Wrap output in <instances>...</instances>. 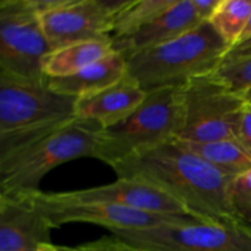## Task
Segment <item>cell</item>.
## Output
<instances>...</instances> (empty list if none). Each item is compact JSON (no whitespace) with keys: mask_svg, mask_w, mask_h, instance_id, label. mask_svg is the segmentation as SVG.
<instances>
[{"mask_svg":"<svg viewBox=\"0 0 251 251\" xmlns=\"http://www.w3.org/2000/svg\"><path fill=\"white\" fill-rule=\"evenodd\" d=\"M248 56H251V38L233 47L228 53L226 60H235V59L248 58Z\"/></svg>","mask_w":251,"mask_h":251,"instance_id":"obj_25","label":"cell"},{"mask_svg":"<svg viewBox=\"0 0 251 251\" xmlns=\"http://www.w3.org/2000/svg\"><path fill=\"white\" fill-rule=\"evenodd\" d=\"M176 141L232 178H237L251 169V154L237 139L208 142Z\"/></svg>","mask_w":251,"mask_h":251,"instance_id":"obj_17","label":"cell"},{"mask_svg":"<svg viewBox=\"0 0 251 251\" xmlns=\"http://www.w3.org/2000/svg\"><path fill=\"white\" fill-rule=\"evenodd\" d=\"M221 0H194V5L196 7L199 16L202 21H210L211 16L220 5Z\"/></svg>","mask_w":251,"mask_h":251,"instance_id":"obj_24","label":"cell"},{"mask_svg":"<svg viewBox=\"0 0 251 251\" xmlns=\"http://www.w3.org/2000/svg\"><path fill=\"white\" fill-rule=\"evenodd\" d=\"M38 210L53 228L66 223H90L113 230H139L154 227L203 222L190 215H163L102 202H74L55 198L53 193L34 191Z\"/></svg>","mask_w":251,"mask_h":251,"instance_id":"obj_9","label":"cell"},{"mask_svg":"<svg viewBox=\"0 0 251 251\" xmlns=\"http://www.w3.org/2000/svg\"><path fill=\"white\" fill-rule=\"evenodd\" d=\"M232 47L208 21L171 42L126 58L127 75L146 92L217 73Z\"/></svg>","mask_w":251,"mask_h":251,"instance_id":"obj_2","label":"cell"},{"mask_svg":"<svg viewBox=\"0 0 251 251\" xmlns=\"http://www.w3.org/2000/svg\"><path fill=\"white\" fill-rule=\"evenodd\" d=\"M76 98L0 69V134L37 129L75 119Z\"/></svg>","mask_w":251,"mask_h":251,"instance_id":"obj_6","label":"cell"},{"mask_svg":"<svg viewBox=\"0 0 251 251\" xmlns=\"http://www.w3.org/2000/svg\"><path fill=\"white\" fill-rule=\"evenodd\" d=\"M103 127L76 119L25 149L0 159V194L39 190L42 179L55 167L78 158H97Z\"/></svg>","mask_w":251,"mask_h":251,"instance_id":"obj_3","label":"cell"},{"mask_svg":"<svg viewBox=\"0 0 251 251\" xmlns=\"http://www.w3.org/2000/svg\"><path fill=\"white\" fill-rule=\"evenodd\" d=\"M38 251H77V249L76 248L64 247V245H55L53 243H50V244L42 245Z\"/></svg>","mask_w":251,"mask_h":251,"instance_id":"obj_26","label":"cell"},{"mask_svg":"<svg viewBox=\"0 0 251 251\" xmlns=\"http://www.w3.org/2000/svg\"><path fill=\"white\" fill-rule=\"evenodd\" d=\"M237 140L251 154V104L247 103L240 114Z\"/></svg>","mask_w":251,"mask_h":251,"instance_id":"obj_23","label":"cell"},{"mask_svg":"<svg viewBox=\"0 0 251 251\" xmlns=\"http://www.w3.org/2000/svg\"><path fill=\"white\" fill-rule=\"evenodd\" d=\"M203 22L196 11L194 0H176L173 6L137 32L113 39V49L129 58L173 41Z\"/></svg>","mask_w":251,"mask_h":251,"instance_id":"obj_13","label":"cell"},{"mask_svg":"<svg viewBox=\"0 0 251 251\" xmlns=\"http://www.w3.org/2000/svg\"><path fill=\"white\" fill-rule=\"evenodd\" d=\"M53 194L55 198L64 201L112 203L146 212L189 215L178 201L152 184L140 179L118 178L115 181L105 185Z\"/></svg>","mask_w":251,"mask_h":251,"instance_id":"obj_11","label":"cell"},{"mask_svg":"<svg viewBox=\"0 0 251 251\" xmlns=\"http://www.w3.org/2000/svg\"><path fill=\"white\" fill-rule=\"evenodd\" d=\"M127 74L126 58L113 50L100 60L65 77H46V85L59 95L81 98L119 82Z\"/></svg>","mask_w":251,"mask_h":251,"instance_id":"obj_15","label":"cell"},{"mask_svg":"<svg viewBox=\"0 0 251 251\" xmlns=\"http://www.w3.org/2000/svg\"><path fill=\"white\" fill-rule=\"evenodd\" d=\"M53 50L34 0L0 1V69L46 81L44 58Z\"/></svg>","mask_w":251,"mask_h":251,"instance_id":"obj_7","label":"cell"},{"mask_svg":"<svg viewBox=\"0 0 251 251\" xmlns=\"http://www.w3.org/2000/svg\"><path fill=\"white\" fill-rule=\"evenodd\" d=\"M250 38H251V12H250L249 20H248L247 26H245L244 32H243L242 38H240L239 43H242V42H244V41H248V39H250Z\"/></svg>","mask_w":251,"mask_h":251,"instance_id":"obj_27","label":"cell"},{"mask_svg":"<svg viewBox=\"0 0 251 251\" xmlns=\"http://www.w3.org/2000/svg\"><path fill=\"white\" fill-rule=\"evenodd\" d=\"M147 92L126 74L124 78L93 95L76 98V118L108 129L126 119L146 98Z\"/></svg>","mask_w":251,"mask_h":251,"instance_id":"obj_14","label":"cell"},{"mask_svg":"<svg viewBox=\"0 0 251 251\" xmlns=\"http://www.w3.org/2000/svg\"><path fill=\"white\" fill-rule=\"evenodd\" d=\"M77 251H152L144 248L136 247L115 235H105L93 242L85 243L82 245L76 247Z\"/></svg>","mask_w":251,"mask_h":251,"instance_id":"obj_22","label":"cell"},{"mask_svg":"<svg viewBox=\"0 0 251 251\" xmlns=\"http://www.w3.org/2000/svg\"><path fill=\"white\" fill-rule=\"evenodd\" d=\"M152 251H153V250H152Z\"/></svg>","mask_w":251,"mask_h":251,"instance_id":"obj_29","label":"cell"},{"mask_svg":"<svg viewBox=\"0 0 251 251\" xmlns=\"http://www.w3.org/2000/svg\"><path fill=\"white\" fill-rule=\"evenodd\" d=\"M250 12L251 0H221L208 22L233 48L242 38Z\"/></svg>","mask_w":251,"mask_h":251,"instance_id":"obj_19","label":"cell"},{"mask_svg":"<svg viewBox=\"0 0 251 251\" xmlns=\"http://www.w3.org/2000/svg\"><path fill=\"white\" fill-rule=\"evenodd\" d=\"M230 200L238 217L251 223V169L234 178L230 188Z\"/></svg>","mask_w":251,"mask_h":251,"instance_id":"obj_21","label":"cell"},{"mask_svg":"<svg viewBox=\"0 0 251 251\" xmlns=\"http://www.w3.org/2000/svg\"><path fill=\"white\" fill-rule=\"evenodd\" d=\"M109 167L118 178L152 184L178 201L189 215L203 222L242 221L230 200L234 178L223 174L176 140L131 154Z\"/></svg>","mask_w":251,"mask_h":251,"instance_id":"obj_1","label":"cell"},{"mask_svg":"<svg viewBox=\"0 0 251 251\" xmlns=\"http://www.w3.org/2000/svg\"><path fill=\"white\" fill-rule=\"evenodd\" d=\"M129 0H34L53 49L112 37L114 17Z\"/></svg>","mask_w":251,"mask_h":251,"instance_id":"obj_10","label":"cell"},{"mask_svg":"<svg viewBox=\"0 0 251 251\" xmlns=\"http://www.w3.org/2000/svg\"><path fill=\"white\" fill-rule=\"evenodd\" d=\"M113 49L112 37L76 42L53 49L44 58L43 71L46 77H65L100 60Z\"/></svg>","mask_w":251,"mask_h":251,"instance_id":"obj_16","label":"cell"},{"mask_svg":"<svg viewBox=\"0 0 251 251\" xmlns=\"http://www.w3.org/2000/svg\"><path fill=\"white\" fill-rule=\"evenodd\" d=\"M184 125L181 141L208 142L237 139L247 100L217 73L199 76L183 85Z\"/></svg>","mask_w":251,"mask_h":251,"instance_id":"obj_5","label":"cell"},{"mask_svg":"<svg viewBox=\"0 0 251 251\" xmlns=\"http://www.w3.org/2000/svg\"><path fill=\"white\" fill-rule=\"evenodd\" d=\"M110 234L153 251H251V226L247 222H194Z\"/></svg>","mask_w":251,"mask_h":251,"instance_id":"obj_8","label":"cell"},{"mask_svg":"<svg viewBox=\"0 0 251 251\" xmlns=\"http://www.w3.org/2000/svg\"><path fill=\"white\" fill-rule=\"evenodd\" d=\"M53 229L33 193L0 194V251H38L50 244Z\"/></svg>","mask_w":251,"mask_h":251,"instance_id":"obj_12","label":"cell"},{"mask_svg":"<svg viewBox=\"0 0 251 251\" xmlns=\"http://www.w3.org/2000/svg\"><path fill=\"white\" fill-rule=\"evenodd\" d=\"M176 0H129L115 15L112 39L135 33L173 6Z\"/></svg>","mask_w":251,"mask_h":251,"instance_id":"obj_18","label":"cell"},{"mask_svg":"<svg viewBox=\"0 0 251 251\" xmlns=\"http://www.w3.org/2000/svg\"><path fill=\"white\" fill-rule=\"evenodd\" d=\"M183 125V86L149 91L132 114L102 130L96 159L110 166L131 154L174 141Z\"/></svg>","mask_w":251,"mask_h":251,"instance_id":"obj_4","label":"cell"},{"mask_svg":"<svg viewBox=\"0 0 251 251\" xmlns=\"http://www.w3.org/2000/svg\"><path fill=\"white\" fill-rule=\"evenodd\" d=\"M244 98H245V100H247V103L251 104V88H250V90H248L247 92L244 93Z\"/></svg>","mask_w":251,"mask_h":251,"instance_id":"obj_28","label":"cell"},{"mask_svg":"<svg viewBox=\"0 0 251 251\" xmlns=\"http://www.w3.org/2000/svg\"><path fill=\"white\" fill-rule=\"evenodd\" d=\"M237 92L244 95L251 88V56L226 60L217 71Z\"/></svg>","mask_w":251,"mask_h":251,"instance_id":"obj_20","label":"cell"}]
</instances>
